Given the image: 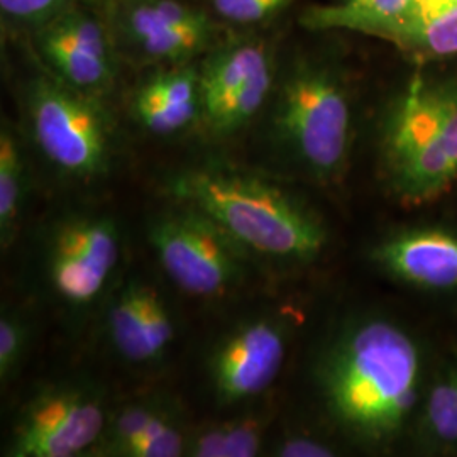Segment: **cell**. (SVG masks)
Wrapping results in <instances>:
<instances>
[{
    "label": "cell",
    "mask_w": 457,
    "mask_h": 457,
    "mask_svg": "<svg viewBox=\"0 0 457 457\" xmlns=\"http://www.w3.org/2000/svg\"><path fill=\"white\" fill-rule=\"evenodd\" d=\"M420 353L409 332L385 319L345 330L320 370L332 417L362 441L386 442L410 419L419 400Z\"/></svg>",
    "instance_id": "obj_1"
},
{
    "label": "cell",
    "mask_w": 457,
    "mask_h": 457,
    "mask_svg": "<svg viewBox=\"0 0 457 457\" xmlns=\"http://www.w3.org/2000/svg\"><path fill=\"white\" fill-rule=\"evenodd\" d=\"M181 205L207 215L241 249L278 262H309L327 245L319 215L270 181L224 170H188L171 181Z\"/></svg>",
    "instance_id": "obj_2"
},
{
    "label": "cell",
    "mask_w": 457,
    "mask_h": 457,
    "mask_svg": "<svg viewBox=\"0 0 457 457\" xmlns=\"http://www.w3.org/2000/svg\"><path fill=\"white\" fill-rule=\"evenodd\" d=\"M273 131L279 145L317 180H334L353 145V104L337 66L302 58L273 92Z\"/></svg>",
    "instance_id": "obj_3"
},
{
    "label": "cell",
    "mask_w": 457,
    "mask_h": 457,
    "mask_svg": "<svg viewBox=\"0 0 457 457\" xmlns=\"http://www.w3.org/2000/svg\"><path fill=\"white\" fill-rule=\"evenodd\" d=\"M28 117L34 141L49 163L80 179L105 173L111 126L94 96L53 75L41 77L29 87Z\"/></svg>",
    "instance_id": "obj_4"
},
{
    "label": "cell",
    "mask_w": 457,
    "mask_h": 457,
    "mask_svg": "<svg viewBox=\"0 0 457 457\" xmlns=\"http://www.w3.org/2000/svg\"><path fill=\"white\" fill-rule=\"evenodd\" d=\"M271 43L260 34H230L200 62V120L215 136L243 129L275 92Z\"/></svg>",
    "instance_id": "obj_5"
},
{
    "label": "cell",
    "mask_w": 457,
    "mask_h": 457,
    "mask_svg": "<svg viewBox=\"0 0 457 457\" xmlns=\"http://www.w3.org/2000/svg\"><path fill=\"white\" fill-rule=\"evenodd\" d=\"M117 48L147 65L195 63L230 31L202 7L183 0H109Z\"/></svg>",
    "instance_id": "obj_6"
},
{
    "label": "cell",
    "mask_w": 457,
    "mask_h": 457,
    "mask_svg": "<svg viewBox=\"0 0 457 457\" xmlns=\"http://www.w3.org/2000/svg\"><path fill=\"white\" fill-rule=\"evenodd\" d=\"M160 215L149 241L164 273L187 294L222 295L243 275L241 247L212 219L183 205Z\"/></svg>",
    "instance_id": "obj_7"
},
{
    "label": "cell",
    "mask_w": 457,
    "mask_h": 457,
    "mask_svg": "<svg viewBox=\"0 0 457 457\" xmlns=\"http://www.w3.org/2000/svg\"><path fill=\"white\" fill-rule=\"evenodd\" d=\"M107 428L97 393L63 385L39 393L21 411L7 445V456H80Z\"/></svg>",
    "instance_id": "obj_8"
},
{
    "label": "cell",
    "mask_w": 457,
    "mask_h": 457,
    "mask_svg": "<svg viewBox=\"0 0 457 457\" xmlns=\"http://www.w3.org/2000/svg\"><path fill=\"white\" fill-rule=\"evenodd\" d=\"M36 48L49 71L66 85L97 97L114 82V34L83 0L39 28Z\"/></svg>",
    "instance_id": "obj_9"
},
{
    "label": "cell",
    "mask_w": 457,
    "mask_h": 457,
    "mask_svg": "<svg viewBox=\"0 0 457 457\" xmlns=\"http://www.w3.org/2000/svg\"><path fill=\"white\" fill-rule=\"evenodd\" d=\"M120 256L119 232L105 217H73L58 226L48 249L53 288L73 305H88L104 292Z\"/></svg>",
    "instance_id": "obj_10"
},
{
    "label": "cell",
    "mask_w": 457,
    "mask_h": 457,
    "mask_svg": "<svg viewBox=\"0 0 457 457\" xmlns=\"http://www.w3.org/2000/svg\"><path fill=\"white\" fill-rule=\"evenodd\" d=\"M287 353L283 327L271 319L251 320L230 332L213 351V390L224 403H239L266 392Z\"/></svg>",
    "instance_id": "obj_11"
},
{
    "label": "cell",
    "mask_w": 457,
    "mask_h": 457,
    "mask_svg": "<svg viewBox=\"0 0 457 457\" xmlns=\"http://www.w3.org/2000/svg\"><path fill=\"white\" fill-rule=\"evenodd\" d=\"M445 77L415 73L393 98L381 126V160L388 180L424 153L439 131Z\"/></svg>",
    "instance_id": "obj_12"
},
{
    "label": "cell",
    "mask_w": 457,
    "mask_h": 457,
    "mask_svg": "<svg viewBox=\"0 0 457 457\" xmlns=\"http://www.w3.org/2000/svg\"><path fill=\"white\" fill-rule=\"evenodd\" d=\"M107 328L119 354L132 362L162 358L175 337L162 295L141 281L128 283L117 294L107 313Z\"/></svg>",
    "instance_id": "obj_13"
},
{
    "label": "cell",
    "mask_w": 457,
    "mask_h": 457,
    "mask_svg": "<svg viewBox=\"0 0 457 457\" xmlns=\"http://www.w3.org/2000/svg\"><path fill=\"white\" fill-rule=\"evenodd\" d=\"M375 260L393 277L427 290L457 287V234L444 228H411L376 245Z\"/></svg>",
    "instance_id": "obj_14"
},
{
    "label": "cell",
    "mask_w": 457,
    "mask_h": 457,
    "mask_svg": "<svg viewBox=\"0 0 457 457\" xmlns=\"http://www.w3.org/2000/svg\"><path fill=\"white\" fill-rule=\"evenodd\" d=\"M445 107L439 131L424 153L388 181L405 205L420 207L451 190L457 180V77H445Z\"/></svg>",
    "instance_id": "obj_15"
},
{
    "label": "cell",
    "mask_w": 457,
    "mask_h": 457,
    "mask_svg": "<svg viewBox=\"0 0 457 457\" xmlns=\"http://www.w3.org/2000/svg\"><path fill=\"white\" fill-rule=\"evenodd\" d=\"M141 126L153 134L170 136L200 120V63L164 66L143 83L132 100Z\"/></svg>",
    "instance_id": "obj_16"
},
{
    "label": "cell",
    "mask_w": 457,
    "mask_h": 457,
    "mask_svg": "<svg viewBox=\"0 0 457 457\" xmlns=\"http://www.w3.org/2000/svg\"><path fill=\"white\" fill-rule=\"evenodd\" d=\"M378 39L392 43L417 65L457 58V0L439 11L417 16L409 9L386 26Z\"/></svg>",
    "instance_id": "obj_17"
},
{
    "label": "cell",
    "mask_w": 457,
    "mask_h": 457,
    "mask_svg": "<svg viewBox=\"0 0 457 457\" xmlns=\"http://www.w3.org/2000/svg\"><path fill=\"white\" fill-rule=\"evenodd\" d=\"M409 5L410 0H334L309 7L302 24L311 31L343 29L378 37Z\"/></svg>",
    "instance_id": "obj_18"
},
{
    "label": "cell",
    "mask_w": 457,
    "mask_h": 457,
    "mask_svg": "<svg viewBox=\"0 0 457 457\" xmlns=\"http://www.w3.org/2000/svg\"><path fill=\"white\" fill-rule=\"evenodd\" d=\"M262 422L239 419L200 430L187 444L194 457H254L262 449Z\"/></svg>",
    "instance_id": "obj_19"
},
{
    "label": "cell",
    "mask_w": 457,
    "mask_h": 457,
    "mask_svg": "<svg viewBox=\"0 0 457 457\" xmlns=\"http://www.w3.org/2000/svg\"><path fill=\"white\" fill-rule=\"evenodd\" d=\"M26 164L16 134L2 126L0 132V236L2 245L14 236L21 204L24 195Z\"/></svg>",
    "instance_id": "obj_20"
},
{
    "label": "cell",
    "mask_w": 457,
    "mask_h": 457,
    "mask_svg": "<svg viewBox=\"0 0 457 457\" xmlns=\"http://www.w3.org/2000/svg\"><path fill=\"white\" fill-rule=\"evenodd\" d=\"M173 419L163 405L154 402L134 403L117 413L114 420L109 425V449L112 454L120 456V453L132 444L146 437L149 434L163 428L164 425L171 424Z\"/></svg>",
    "instance_id": "obj_21"
},
{
    "label": "cell",
    "mask_w": 457,
    "mask_h": 457,
    "mask_svg": "<svg viewBox=\"0 0 457 457\" xmlns=\"http://www.w3.org/2000/svg\"><path fill=\"white\" fill-rule=\"evenodd\" d=\"M295 0H207L209 12L226 28L251 31L285 14Z\"/></svg>",
    "instance_id": "obj_22"
},
{
    "label": "cell",
    "mask_w": 457,
    "mask_h": 457,
    "mask_svg": "<svg viewBox=\"0 0 457 457\" xmlns=\"http://www.w3.org/2000/svg\"><path fill=\"white\" fill-rule=\"evenodd\" d=\"M428 434L445 444L457 442V368H451L428 393L424 411Z\"/></svg>",
    "instance_id": "obj_23"
},
{
    "label": "cell",
    "mask_w": 457,
    "mask_h": 457,
    "mask_svg": "<svg viewBox=\"0 0 457 457\" xmlns=\"http://www.w3.org/2000/svg\"><path fill=\"white\" fill-rule=\"evenodd\" d=\"M80 0H0L4 17L37 31Z\"/></svg>",
    "instance_id": "obj_24"
},
{
    "label": "cell",
    "mask_w": 457,
    "mask_h": 457,
    "mask_svg": "<svg viewBox=\"0 0 457 457\" xmlns=\"http://www.w3.org/2000/svg\"><path fill=\"white\" fill-rule=\"evenodd\" d=\"M28 347V327L11 312L0 317V379L9 381L21 364Z\"/></svg>",
    "instance_id": "obj_25"
},
{
    "label": "cell",
    "mask_w": 457,
    "mask_h": 457,
    "mask_svg": "<svg viewBox=\"0 0 457 457\" xmlns=\"http://www.w3.org/2000/svg\"><path fill=\"white\" fill-rule=\"evenodd\" d=\"M187 454V441L175 422L128 445L120 456L179 457Z\"/></svg>",
    "instance_id": "obj_26"
},
{
    "label": "cell",
    "mask_w": 457,
    "mask_h": 457,
    "mask_svg": "<svg viewBox=\"0 0 457 457\" xmlns=\"http://www.w3.org/2000/svg\"><path fill=\"white\" fill-rule=\"evenodd\" d=\"M277 454L281 457H328L334 456V451L311 437H292L278 447Z\"/></svg>",
    "instance_id": "obj_27"
},
{
    "label": "cell",
    "mask_w": 457,
    "mask_h": 457,
    "mask_svg": "<svg viewBox=\"0 0 457 457\" xmlns=\"http://www.w3.org/2000/svg\"><path fill=\"white\" fill-rule=\"evenodd\" d=\"M85 2H90V4H98V2H107V0H85Z\"/></svg>",
    "instance_id": "obj_28"
}]
</instances>
